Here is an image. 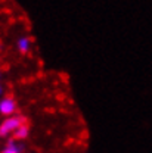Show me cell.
I'll list each match as a JSON object with an SVG mask.
<instances>
[{"mask_svg": "<svg viewBox=\"0 0 152 153\" xmlns=\"http://www.w3.org/2000/svg\"><path fill=\"white\" fill-rule=\"evenodd\" d=\"M0 153H22V147L21 144H18L16 141H9Z\"/></svg>", "mask_w": 152, "mask_h": 153, "instance_id": "277c9868", "label": "cell"}, {"mask_svg": "<svg viewBox=\"0 0 152 153\" xmlns=\"http://www.w3.org/2000/svg\"><path fill=\"white\" fill-rule=\"evenodd\" d=\"M16 112H18V103L13 97H10V96L0 97V115L3 118L16 115Z\"/></svg>", "mask_w": 152, "mask_h": 153, "instance_id": "7a4b0ae2", "label": "cell"}, {"mask_svg": "<svg viewBox=\"0 0 152 153\" xmlns=\"http://www.w3.org/2000/svg\"><path fill=\"white\" fill-rule=\"evenodd\" d=\"M28 135H30V127H28V124H22L18 130L15 131V134H13V137L16 140H25Z\"/></svg>", "mask_w": 152, "mask_h": 153, "instance_id": "5b68a950", "label": "cell"}, {"mask_svg": "<svg viewBox=\"0 0 152 153\" xmlns=\"http://www.w3.org/2000/svg\"><path fill=\"white\" fill-rule=\"evenodd\" d=\"M0 79H1V72H0Z\"/></svg>", "mask_w": 152, "mask_h": 153, "instance_id": "8992f818", "label": "cell"}, {"mask_svg": "<svg viewBox=\"0 0 152 153\" xmlns=\"http://www.w3.org/2000/svg\"><path fill=\"white\" fill-rule=\"evenodd\" d=\"M33 49V40L28 36H21L16 40V50L21 55H28Z\"/></svg>", "mask_w": 152, "mask_h": 153, "instance_id": "3957f363", "label": "cell"}, {"mask_svg": "<svg viewBox=\"0 0 152 153\" xmlns=\"http://www.w3.org/2000/svg\"><path fill=\"white\" fill-rule=\"evenodd\" d=\"M22 124H25V119H24V116H21V115H12V116L4 118V119L0 122V137L13 135L15 131L18 130Z\"/></svg>", "mask_w": 152, "mask_h": 153, "instance_id": "6da1fadb", "label": "cell"}]
</instances>
